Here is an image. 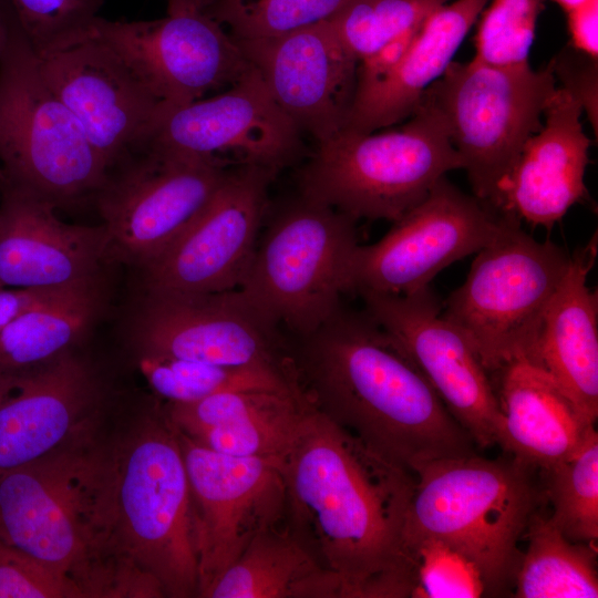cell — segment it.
Instances as JSON below:
<instances>
[{
  "mask_svg": "<svg viewBox=\"0 0 598 598\" xmlns=\"http://www.w3.org/2000/svg\"><path fill=\"white\" fill-rule=\"evenodd\" d=\"M235 41L301 133L319 144L344 128L358 61L327 20L277 37Z\"/></svg>",
  "mask_w": 598,
  "mask_h": 598,
  "instance_id": "obj_20",
  "label": "cell"
},
{
  "mask_svg": "<svg viewBox=\"0 0 598 598\" xmlns=\"http://www.w3.org/2000/svg\"><path fill=\"white\" fill-rule=\"evenodd\" d=\"M101 305L96 278L14 319L0 332V370L21 373L69 352Z\"/></svg>",
  "mask_w": 598,
  "mask_h": 598,
  "instance_id": "obj_28",
  "label": "cell"
},
{
  "mask_svg": "<svg viewBox=\"0 0 598 598\" xmlns=\"http://www.w3.org/2000/svg\"><path fill=\"white\" fill-rule=\"evenodd\" d=\"M597 239L570 255L528 361L547 372L596 423L598 416V297L587 286Z\"/></svg>",
  "mask_w": 598,
  "mask_h": 598,
  "instance_id": "obj_26",
  "label": "cell"
},
{
  "mask_svg": "<svg viewBox=\"0 0 598 598\" xmlns=\"http://www.w3.org/2000/svg\"><path fill=\"white\" fill-rule=\"evenodd\" d=\"M489 0H454L422 23L399 62L379 81L354 91L343 130L370 133L409 118L453 62Z\"/></svg>",
  "mask_w": 598,
  "mask_h": 598,
  "instance_id": "obj_25",
  "label": "cell"
},
{
  "mask_svg": "<svg viewBox=\"0 0 598 598\" xmlns=\"http://www.w3.org/2000/svg\"><path fill=\"white\" fill-rule=\"evenodd\" d=\"M524 537L528 544L515 574V597H598L594 544L569 540L549 516L537 512L532 516Z\"/></svg>",
  "mask_w": 598,
  "mask_h": 598,
  "instance_id": "obj_29",
  "label": "cell"
},
{
  "mask_svg": "<svg viewBox=\"0 0 598 598\" xmlns=\"http://www.w3.org/2000/svg\"><path fill=\"white\" fill-rule=\"evenodd\" d=\"M359 296L363 311L409 355L474 443L497 444L502 412L494 382L466 337L442 317L431 287L408 296Z\"/></svg>",
  "mask_w": 598,
  "mask_h": 598,
  "instance_id": "obj_14",
  "label": "cell"
},
{
  "mask_svg": "<svg viewBox=\"0 0 598 598\" xmlns=\"http://www.w3.org/2000/svg\"><path fill=\"white\" fill-rule=\"evenodd\" d=\"M12 19V11L6 0H0V52L7 39L9 25Z\"/></svg>",
  "mask_w": 598,
  "mask_h": 598,
  "instance_id": "obj_41",
  "label": "cell"
},
{
  "mask_svg": "<svg viewBox=\"0 0 598 598\" xmlns=\"http://www.w3.org/2000/svg\"><path fill=\"white\" fill-rule=\"evenodd\" d=\"M580 100L557 86L543 126L524 144L491 207L549 229L587 196L585 173L590 140Z\"/></svg>",
  "mask_w": 598,
  "mask_h": 598,
  "instance_id": "obj_23",
  "label": "cell"
},
{
  "mask_svg": "<svg viewBox=\"0 0 598 598\" xmlns=\"http://www.w3.org/2000/svg\"><path fill=\"white\" fill-rule=\"evenodd\" d=\"M450 0H350L327 21L359 62L420 27Z\"/></svg>",
  "mask_w": 598,
  "mask_h": 598,
  "instance_id": "obj_32",
  "label": "cell"
},
{
  "mask_svg": "<svg viewBox=\"0 0 598 598\" xmlns=\"http://www.w3.org/2000/svg\"><path fill=\"white\" fill-rule=\"evenodd\" d=\"M476 254L441 315L466 337L493 378L516 359L529 360L570 255L548 239H534L511 214H503L499 230Z\"/></svg>",
  "mask_w": 598,
  "mask_h": 598,
  "instance_id": "obj_8",
  "label": "cell"
},
{
  "mask_svg": "<svg viewBox=\"0 0 598 598\" xmlns=\"http://www.w3.org/2000/svg\"><path fill=\"white\" fill-rule=\"evenodd\" d=\"M133 334L141 353L228 367H293L278 327L238 289L146 293Z\"/></svg>",
  "mask_w": 598,
  "mask_h": 598,
  "instance_id": "obj_19",
  "label": "cell"
},
{
  "mask_svg": "<svg viewBox=\"0 0 598 598\" xmlns=\"http://www.w3.org/2000/svg\"><path fill=\"white\" fill-rule=\"evenodd\" d=\"M502 412L497 444L515 460L546 471L574 455L596 431L580 408L543 369L525 358L493 378Z\"/></svg>",
  "mask_w": 598,
  "mask_h": 598,
  "instance_id": "obj_24",
  "label": "cell"
},
{
  "mask_svg": "<svg viewBox=\"0 0 598 598\" xmlns=\"http://www.w3.org/2000/svg\"><path fill=\"white\" fill-rule=\"evenodd\" d=\"M178 434L194 511L198 597H204L259 532L285 519V484L278 460L223 454Z\"/></svg>",
  "mask_w": 598,
  "mask_h": 598,
  "instance_id": "obj_13",
  "label": "cell"
},
{
  "mask_svg": "<svg viewBox=\"0 0 598 598\" xmlns=\"http://www.w3.org/2000/svg\"><path fill=\"white\" fill-rule=\"evenodd\" d=\"M144 147L276 173L303 152L301 131L254 66L224 92L167 110Z\"/></svg>",
  "mask_w": 598,
  "mask_h": 598,
  "instance_id": "obj_15",
  "label": "cell"
},
{
  "mask_svg": "<svg viewBox=\"0 0 598 598\" xmlns=\"http://www.w3.org/2000/svg\"><path fill=\"white\" fill-rule=\"evenodd\" d=\"M97 385L66 352L21 373L0 392V474L34 462L95 427Z\"/></svg>",
  "mask_w": 598,
  "mask_h": 598,
  "instance_id": "obj_21",
  "label": "cell"
},
{
  "mask_svg": "<svg viewBox=\"0 0 598 598\" xmlns=\"http://www.w3.org/2000/svg\"><path fill=\"white\" fill-rule=\"evenodd\" d=\"M551 522L571 542L598 538V434L594 431L566 461L543 471Z\"/></svg>",
  "mask_w": 598,
  "mask_h": 598,
  "instance_id": "obj_31",
  "label": "cell"
},
{
  "mask_svg": "<svg viewBox=\"0 0 598 598\" xmlns=\"http://www.w3.org/2000/svg\"><path fill=\"white\" fill-rule=\"evenodd\" d=\"M532 468L514 457L475 454L419 465L405 544L420 537L443 540L475 563L488 594L504 592L514 584L523 554L518 542L540 501Z\"/></svg>",
  "mask_w": 598,
  "mask_h": 598,
  "instance_id": "obj_4",
  "label": "cell"
},
{
  "mask_svg": "<svg viewBox=\"0 0 598 598\" xmlns=\"http://www.w3.org/2000/svg\"><path fill=\"white\" fill-rule=\"evenodd\" d=\"M120 164L122 169L107 175L96 193L97 207L109 236V255L141 268L184 233L230 169L150 147Z\"/></svg>",
  "mask_w": 598,
  "mask_h": 598,
  "instance_id": "obj_11",
  "label": "cell"
},
{
  "mask_svg": "<svg viewBox=\"0 0 598 598\" xmlns=\"http://www.w3.org/2000/svg\"><path fill=\"white\" fill-rule=\"evenodd\" d=\"M503 214L460 190L445 176L377 243L357 245L346 292L408 296L445 267L486 246Z\"/></svg>",
  "mask_w": 598,
  "mask_h": 598,
  "instance_id": "obj_12",
  "label": "cell"
},
{
  "mask_svg": "<svg viewBox=\"0 0 598 598\" xmlns=\"http://www.w3.org/2000/svg\"><path fill=\"white\" fill-rule=\"evenodd\" d=\"M350 0H213L206 9L235 40L281 35L331 18Z\"/></svg>",
  "mask_w": 598,
  "mask_h": 598,
  "instance_id": "obj_33",
  "label": "cell"
},
{
  "mask_svg": "<svg viewBox=\"0 0 598 598\" xmlns=\"http://www.w3.org/2000/svg\"><path fill=\"white\" fill-rule=\"evenodd\" d=\"M553 61L493 66L453 61L422 100L442 114L474 196L494 202L526 141L543 126L556 89Z\"/></svg>",
  "mask_w": 598,
  "mask_h": 598,
  "instance_id": "obj_9",
  "label": "cell"
},
{
  "mask_svg": "<svg viewBox=\"0 0 598 598\" xmlns=\"http://www.w3.org/2000/svg\"><path fill=\"white\" fill-rule=\"evenodd\" d=\"M558 3L566 12L582 4L587 0H554Z\"/></svg>",
  "mask_w": 598,
  "mask_h": 598,
  "instance_id": "obj_42",
  "label": "cell"
},
{
  "mask_svg": "<svg viewBox=\"0 0 598 598\" xmlns=\"http://www.w3.org/2000/svg\"><path fill=\"white\" fill-rule=\"evenodd\" d=\"M0 598H83L69 578L0 539Z\"/></svg>",
  "mask_w": 598,
  "mask_h": 598,
  "instance_id": "obj_37",
  "label": "cell"
},
{
  "mask_svg": "<svg viewBox=\"0 0 598 598\" xmlns=\"http://www.w3.org/2000/svg\"><path fill=\"white\" fill-rule=\"evenodd\" d=\"M167 1V12L185 10V9H196L206 11V9L212 4L213 0H166Z\"/></svg>",
  "mask_w": 598,
  "mask_h": 598,
  "instance_id": "obj_40",
  "label": "cell"
},
{
  "mask_svg": "<svg viewBox=\"0 0 598 598\" xmlns=\"http://www.w3.org/2000/svg\"><path fill=\"white\" fill-rule=\"evenodd\" d=\"M354 221L300 195L257 244L238 290L277 327L297 338L311 333L341 307Z\"/></svg>",
  "mask_w": 598,
  "mask_h": 598,
  "instance_id": "obj_10",
  "label": "cell"
},
{
  "mask_svg": "<svg viewBox=\"0 0 598 598\" xmlns=\"http://www.w3.org/2000/svg\"><path fill=\"white\" fill-rule=\"evenodd\" d=\"M277 173L258 166L230 168L184 233L142 268L146 293L200 295L238 289L252 259Z\"/></svg>",
  "mask_w": 598,
  "mask_h": 598,
  "instance_id": "obj_16",
  "label": "cell"
},
{
  "mask_svg": "<svg viewBox=\"0 0 598 598\" xmlns=\"http://www.w3.org/2000/svg\"><path fill=\"white\" fill-rule=\"evenodd\" d=\"M150 386L171 403H186L239 390L303 392L293 367H228L141 353Z\"/></svg>",
  "mask_w": 598,
  "mask_h": 598,
  "instance_id": "obj_30",
  "label": "cell"
},
{
  "mask_svg": "<svg viewBox=\"0 0 598 598\" xmlns=\"http://www.w3.org/2000/svg\"><path fill=\"white\" fill-rule=\"evenodd\" d=\"M0 167L4 181L55 207L96 195L109 174L13 13L0 52Z\"/></svg>",
  "mask_w": 598,
  "mask_h": 598,
  "instance_id": "obj_7",
  "label": "cell"
},
{
  "mask_svg": "<svg viewBox=\"0 0 598 598\" xmlns=\"http://www.w3.org/2000/svg\"><path fill=\"white\" fill-rule=\"evenodd\" d=\"M405 545L413 564L412 597L475 598L488 595L478 567L452 545L433 537L414 538Z\"/></svg>",
  "mask_w": 598,
  "mask_h": 598,
  "instance_id": "obj_34",
  "label": "cell"
},
{
  "mask_svg": "<svg viewBox=\"0 0 598 598\" xmlns=\"http://www.w3.org/2000/svg\"><path fill=\"white\" fill-rule=\"evenodd\" d=\"M79 283L50 288L0 287V332L21 315L62 296Z\"/></svg>",
  "mask_w": 598,
  "mask_h": 598,
  "instance_id": "obj_38",
  "label": "cell"
},
{
  "mask_svg": "<svg viewBox=\"0 0 598 598\" xmlns=\"http://www.w3.org/2000/svg\"><path fill=\"white\" fill-rule=\"evenodd\" d=\"M567 16L574 48L592 59H597L598 0H587L567 11Z\"/></svg>",
  "mask_w": 598,
  "mask_h": 598,
  "instance_id": "obj_39",
  "label": "cell"
},
{
  "mask_svg": "<svg viewBox=\"0 0 598 598\" xmlns=\"http://www.w3.org/2000/svg\"><path fill=\"white\" fill-rule=\"evenodd\" d=\"M204 598H342L338 579L286 519L259 532Z\"/></svg>",
  "mask_w": 598,
  "mask_h": 598,
  "instance_id": "obj_27",
  "label": "cell"
},
{
  "mask_svg": "<svg viewBox=\"0 0 598 598\" xmlns=\"http://www.w3.org/2000/svg\"><path fill=\"white\" fill-rule=\"evenodd\" d=\"M285 519L339 581L342 598L412 597L405 526L414 473L315 406L280 460Z\"/></svg>",
  "mask_w": 598,
  "mask_h": 598,
  "instance_id": "obj_1",
  "label": "cell"
},
{
  "mask_svg": "<svg viewBox=\"0 0 598 598\" xmlns=\"http://www.w3.org/2000/svg\"><path fill=\"white\" fill-rule=\"evenodd\" d=\"M2 171L0 167V202H1Z\"/></svg>",
  "mask_w": 598,
  "mask_h": 598,
  "instance_id": "obj_44",
  "label": "cell"
},
{
  "mask_svg": "<svg viewBox=\"0 0 598 598\" xmlns=\"http://www.w3.org/2000/svg\"><path fill=\"white\" fill-rule=\"evenodd\" d=\"M290 354L315 409L386 458L413 472L475 454L425 377L364 311L340 307Z\"/></svg>",
  "mask_w": 598,
  "mask_h": 598,
  "instance_id": "obj_2",
  "label": "cell"
},
{
  "mask_svg": "<svg viewBox=\"0 0 598 598\" xmlns=\"http://www.w3.org/2000/svg\"><path fill=\"white\" fill-rule=\"evenodd\" d=\"M8 379H9V374L0 370V392L6 386Z\"/></svg>",
  "mask_w": 598,
  "mask_h": 598,
  "instance_id": "obj_43",
  "label": "cell"
},
{
  "mask_svg": "<svg viewBox=\"0 0 598 598\" xmlns=\"http://www.w3.org/2000/svg\"><path fill=\"white\" fill-rule=\"evenodd\" d=\"M37 53L90 34L104 0H6Z\"/></svg>",
  "mask_w": 598,
  "mask_h": 598,
  "instance_id": "obj_36",
  "label": "cell"
},
{
  "mask_svg": "<svg viewBox=\"0 0 598 598\" xmlns=\"http://www.w3.org/2000/svg\"><path fill=\"white\" fill-rule=\"evenodd\" d=\"M94 30L166 110L227 89L252 68L226 29L202 10L142 21L100 17Z\"/></svg>",
  "mask_w": 598,
  "mask_h": 598,
  "instance_id": "obj_17",
  "label": "cell"
},
{
  "mask_svg": "<svg viewBox=\"0 0 598 598\" xmlns=\"http://www.w3.org/2000/svg\"><path fill=\"white\" fill-rule=\"evenodd\" d=\"M112 448L113 508L124 556L164 595L198 596L194 511L177 427L164 408Z\"/></svg>",
  "mask_w": 598,
  "mask_h": 598,
  "instance_id": "obj_5",
  "label": "cell"
},
{
  "mask_svg": "<svg viewBox=\"0 0 598 598\" xmlns=\"http://www.w3.org/2000/svg\"><path fill=\"white\" fill-rule=\"evenodd\" d=\"M0 539L69 578L83 597H164L123 554L111 444L95 427L0 474Z\"/></svg>",
  "mask_w": 598,
  "mask_h": 598,
  "instance_id": "obj_3",
  "label": "cell"
},
{
  "mask_svg": "<svg viewBox=\"0 0 598 598\" xmlns=\"http://www.w3.org/2000/svg\"><path fill=\"white\" fill-rule=\"evenodd\" d=\"M543 0H489L481 12L473 59L493 66L528 62Z\"/></svg>",
  "mask_w": 598,
  "mask_h": 598,
  "instance_id": "obj_35",
  "label": "cell"
},
{
  "mask_svg": "<svg viewBox=\"0 0 598 598\" xmlns=\"http://www.w3.org/2000/svg\"><path fill=\"white\" fill-rule=\"evenodd\" d=\"M37 56L48 85L76 118L109 172L145 146L166 112L94 29Z\"/></svg>",
  "mask_w": 598,
  "mask_h": 598,
  "instance_id": "obj_18",
  "label": "cell"
},
{
  "mask_svg": "<svg viewBox=\"0 0 598 598\" xmlns=\"http://www.w3.org/2000/svg\"><path fill=\"white\" fill-rule=\"evenodd\" d=\"M54 208L2 176L0 287L50 288L96 278L109 256L105 227L64 223Z\"/></svg>",
  "mask_w": 598,
  "mask_h": 598,
  "instance_id": "obj_22",
  "label": "cell"
},
{
  "mask_svg": "<svg viewBox=\"0 0 598 598\" xmlns=\"http://www.w3.org/2000/svg\"><path fill=\"white\" fill-rule=\"evenodd\" d=\"M463 168L439 110L421 100L396 130H342L317 144L300 172L301 196L357 220H399L447 172Z\"/></svg>",
  "mask_w": 598,
  "mask_h": 598,
  "instance_id": "obj_6",
  "label": "cell"
}]
</instances>
